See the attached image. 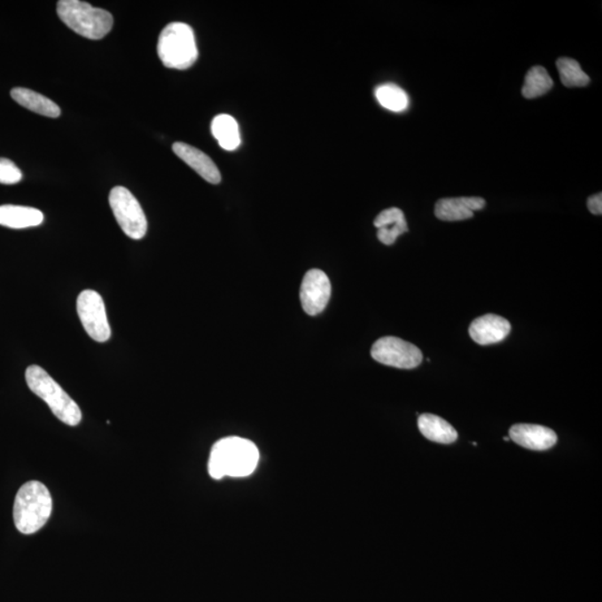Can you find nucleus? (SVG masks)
<instances>
[{
  "mask_svg": "<svg viewBox=\"0 0 602 602\" xmlns=\"http://www.w3.org/2000/svg\"><path fill=\"white\" fill-rule=\"evenodd\" d=\"M510 332L509 320L495 314L481 316L472 322L469 328L472 340L482 346L500 343Z\"/></svg>",
  "mask_w": 602,
  "mask_h": 602,
  "instance_id": "10",
  "label": "nucleus"
},
{
  "mask_svg": "<svg viewBox=\"0 0 602 602\" xmlns=\"http://www.w3.org/2000/svg\"><path fill=\"white\" fill-rule=\"evenodd\" d=\"M553 81L550 77L547 69L543 66H535L527 73L526 81L522 89L523 97L536 98L543 97L552 89Z\"/></svg>",
  "mask_w": 602,
  "mask_h": 602,
  "instance_id": "18",
  "label": "nucleus"
},
{
  "mask_svg": "<svg viewBox=\"0 0 602 602\" xmlns=\"http://www.w3.org/2000/svg\"><path fill=\"white\" fill-rule=\"evenodd\" d=\"M504 441H510V437H504Z\"/></svg>",
  "mask_w": 602,
  "mask_h": 602,
  "instance_id": "24",
  "label": "nucleus"
},
{
  "mask_svg": "<svg viewBox=\"0 0 602 602\" xmlns=\"http://www.w3.org/2000/svg\"><path fill=\"white\" fill-rule=\"evenodd\" d=\"M110 206L125 235L140 240L146 235L147 220L140 202L124 186H115L110 193Z\"/></svg>",
  "mask_w": 602,
  "mask_h": 602,
  "instance_id": "6",
  "label": "nucleus"
},
{
  "mask_svg": "<svg viewBox=\"0 0 602 602\" xmlns=\"http://www.w3.org/2000/svg\"><path fill=\"white\" fill-rule=\"evenodd\" d=\"M409 231V225L406 220L401 223L387 225V227L378 229L379 240L387 246H392L397 238L403 233Z\"/></svg>",
  "mask_w": 602,
  "mask_h": 602,
  "instance_id": "21",
  "label": "nucleus"
},
{
  "mask_svg": "<svg viewBox=\"0 0 602 602\" xmlns=\"http://www.w3.org/2000/svg\"><path fill=\"white\" fill-rule=\"evenodd\" d=\"M173 152L179 157L182 161L193 168L199 176L212 184H218L221 182V173L215 163L210 157L203 153L201 150L184 142H176L173 145Z\"/></svg>",
  "mask_w": 602,
  "mask_h": 602,
  "instance_id": "12",
  "label": "nucleus"
},
{
  "mask_svg": "<svg viewBox=\"0 0 602 602\" xmlns=\"http://www.w3.org/2000/svg\"><path fill=\"white\" fill-rule=\"evenodd\" d=\"M211 132L223 150L235 151L241 145L239 125L231 115L215 116L212 121Z\"/></svg>",
  "mask_w": 602,
  "mask_h": 602,
  "instance_id": "17",
  "label": "nucleus"
},
{
  "mask_svg": "<svg viewBox=\"0 0 602 602\" xmlns=\"http://www.w3.org/2000/svg\"><path fill=\"white\" fill-rule=\"evenodd\" d=\"M58 15L67 27L89 40H102L113 27L110 12L80 0H60Z\"/></svg>",
  "mask_w": 602,
  "mask_h": 602,
  "instance_id": "4",
  "label": "nucleus"
},
{
  "mask_svg": "<svg viewBox=\"0 0 602 602\" xmlns=\"http://www.w3.org/2000/svg\"><path fill=\"white\" fill-rule=\"evenodd\" d=\"M380 106L392 112H403L409 107V97L404 90L395 84H384L375 90Z\"/></svg>",
  "mask_w": 602,
  "mask_h": 602,
  "instance_id": "19",
  "label": "nucleus"
},
{
  "mask_svg": "<svg viewBox=\"0 0 602 602\" xmlns=\"http://www.w3.org/2000/svg\"><path fill=\"white\" fill-rule=\"evenodd\" d=\"M23 179V173L11 160L0 158V184H16Z\"/></svg>",
  "mask_w": 602,
  "mask_h": 602,
  "instance_id": "22",
  "label": "nucleus"
},
{
  "mask_svg": "<svg viewBox=\"0 0 602 602\" xmlns=\"http://www.w3.org/2000/svg\"><path fill=\"white\" fill-rule=\"evenodd\" d=\"M44 221L43 212L35 207L21 206L0 207V225L12 229L37 227Z\"/></svg>",
  "mask_w": 602,
  "mask_h": 602,
  "instance_id": "14",
  "label": "nucleus"
},
{
  "mask_svg": "<svg viewBox=\"0 0 602 602\" xmlns=\"http://www.w3.org/2000/svg\"><path fill=\"white\" fill-rule=\"evenodd\" d=\"M158 54L168 68L184 71L192 67L199 56L193 29L179 21L166 26L160 34Z\"/></svg>",
  "mask_w": 602,
  "mask_h": 602,
  "instance_id": "5",
  "label": "nucleus"
},
{
  "mask_svg": "<svg viewBox=\"0 0 602 602\" xmlns=\"http://www.w3.org/2000/svg\"><path fill=\"white\" fill-rule=\"evenodd\" d=\"M259 450L253 442L231 436L212 446L207 471L212 479L246 478L257 469Z\"/></svg>",
  "mask_w": 602,
  "mask_h": 602,
  "instance_id": "1",
  "label": "nucleus"
},
{
  "mask_svg": "<svg viewBox=\"0 0 602 602\" xmlns=\"http://www.w3.org/2000/svg\"><path fill=\"white\" fill-rule=\"evenodd\" d=\"M484 207V199L478 197L441 199L435 205V215L442 221L467 220Z\"/></svg>",
  "mask_w": 602,
  "mask_h": 602,
  "instance_id": "13",
  "label": "nucleus"
},
{
  "mask_svg": "<svg viewBox=\"0 0 602 602\" xmlns=\"http://www.w3.org/2000/svg\"><path fill=\"white\" fill-rule=\"evenodd\" d=\"M26 383L35 395L42 398L60 422L76 426L82 421V411L73 398L59 387L44 368L32 365L26 371Z\"/></svg>",
  "mask_w": 602,
  "mask_h": 602,
  "instance_id": "3",
  "label": "nucleus"
},
{
  "mask_svg": "<svg viewBox=\"0 0 602 602\" xmlns=\"http://www.w3.org/2000/svg\"><path fill=\"white\" fill-rule=\"evenodd\" d=\"M53 501L49 489L38 481H29L17 492L14 504V522L23 535L40 531L49 521Z\"/></svg>",
  "mask_w": 602,
  "mask_h": 602,
  "instance_id": "2",
  "label": "nucleus"
},
{
  "mask_svg": "<svg viewBox=\"0 0 602 602\" xmlns=\"http://www.w3.org/2000/svg\"><path fill=\"white\" fill-rule=\"evenodd\" d=\"M587 206L592 215H601L602 214V194L597 193L588 199Z\"/></svg>",
  "mask_w": 602,
  "mask_h": 602,
  "instance_id": "23",
  "label": "nucleus"
},
{
  "mask_svg": "<svg viewBox=\"0 0 602 602\" xmlns=\"http://www.w3.org/2000/svg\"><path fill=\"white\" fill-rule=\"evenodd\" d=\"M418 430L427 440L440 444H452L457 440V432L445 419L433 414H422L418 418Z\"/></svg>",
  "mask_w": 602,
  "mask_h": 602,
  "instance_id": "15",
  "label": "nucleus"
},
{
  "mask_svg": "<svg viewBox=\"0 0 602 602\" xmlns=\"http://www.w3.org/2000/svg\"><path fill=\"white\" fill-rule=\"evenodd\" d=\"M12 99H15L20 106L37 114L47 116V118H59L60 108L58 104L51 101L50 98L40 93L34 92L32 90L24 88H15L11 92Z\"/></svg>",
  "mask_w": 602,
  "mask_h": 602,
  "instance_id": "16",
  "label": "nucleus"
},
{
  "mask_svg": "<svg viewBox=\"0 0 602 602\" xmlns=\"http://www.w3.org/2000/svg\"><path fill=\"white\" fill-rule=\"evenodd\" d=\"M557 68L560 74V80L567 88H583L590 83V79L582 71L577 60L568 58L559 59Z\"/></svg>",
  "mask_w": 602,
  "mask_h": 602,
  "instance_id": "20",
  "label": "nucleus"
},
{
  "mask_svg": "<svg viewBox=\"0 0 602 602\" xmlns=\"http://www.w3.org/2000/svg\"><path fill=\"white\" fill-rule=\"evenodd\" d=\"M77 313L86 332L92 340L98 343H106L110 340L111 327L101 294L94 290L82 292L77 299Z\"/></svg>",
  "mask_w": 602,
  "mask_h": 602,
  "instance_id": "8",
  "label": "nucleus"
},
{
  "mask_svg": "<svg viewBox=\"0 0 602 602\" xmlns=\"http://www.w3.org/2000/svg\"><path fill=\"white\" fill-rule=\"evenodd\" d=\"M510 440L532 450H547L557 444L558 436L550 428L535 424H515L510 428Z\"/></svg>",
  "mask_w": 602,
  "mask_h": 602,
  "instance_id": "11",
  "label": "nucleus"
},
{
  "mask_svg": "<svg viewBox=\"0 0 602 602\" xmlns=\"http://www.w3.org/2000/svg\"><path fill=\"white\" fill-rule=\"evenodd\" d=\"M371 354L376 362L401 370H413L423 361V354L417 346L393 336L380 338L372 345Z\"/></svg>",
  "mask_w": 602,
  "mask_h": 602,
  "instance_id": "7",
  "label": "nucleus"
},
{
  "mask_svg": "<svg viewBox=\"0 0 602 602\" xmlns=\"http://www.w3.org/2000/svg\"><path fill=\"white\" fill-rule=\"evenodd\" d=\"M331 294V281L324 271L313 270L307 272L301 287V301L306 314L316 316L322 313Z\"/></svg>",
  "mask_w": 602,
  "mask_h": 602,
  "instance_id": "9",
  "label": "nucleus"
}]
</instances>
